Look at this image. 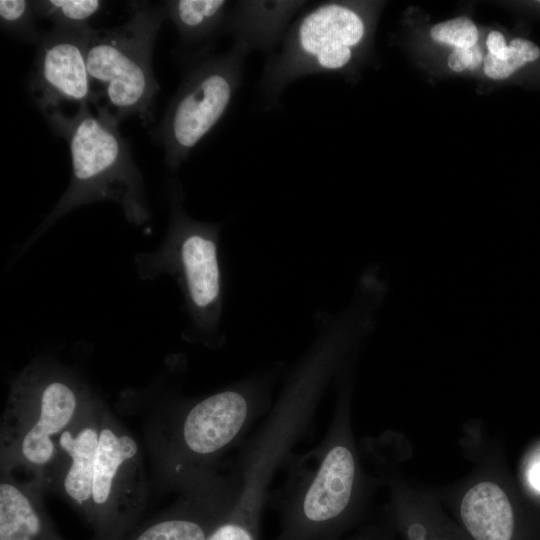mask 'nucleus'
<instances>
[{
	"instance_id": "1",
	"label": "nucleus",
	"mask_w": 540,
	"mask_h": 540,
	"mask_svg": "<svg viewBox=\"0 0 540 540\" xmlns=\"http://www.w3.org/2000/svg\"><path fill=\"white\" fill-rule=\"evenodd\" d=\"M280 368L179 404L148 439L154 485L180 493L216 474L221 457L271 408Z\"/></svg>"
},
{
	"instance_id": "2",
	"label": "nucleus",
	"mask_w": 540,
	"mask_h": 540,
	"mask_svg": "<svg viewBox=\"0 0 540 540\" xmlns=\"http://www.w3.org/2000/svg\"><path fill=\"white\" fill-rule=\"evenodd\" d=\"M98 397L74 369L30 362L11 382L1 417L0 470L51 492L57 439Z\"/></svg>"
},
{
	"instance_id": "3",
	"label": "nucleus",
	"mask_w": 540,
	"mask_h": 540,
	"mask_svg": "<svg viewBox=\"0 0 540 540\" xmlns=\"http://www.w3.org/2000/svg\"><path fill=\"white\" fill-rule=\"evenodd\" d=\"M55 134L66 140L71 157L67 189L51 212L30 235L24 249L72 210L97 201L118 204L128 222L143 225L151 210L142 173L133 159L119 123L85 104L71 115L46 118Z\"/></svg>"
},
{
	"instance_id": "4",
	"label": "nucleus",
	"mask_w": 540,
	"mask_h": 540,
	"mask_svg": "<svg viewBox=\"0 0 540 540\" xmlns=\"http://www.w3.org/2000/svg\"><path fill=\"white\" fill-rule=\"evenodd\" d=\"M183 200L180 184L171 185L164 239L156 250L139 253L135 265L141 279L154 280L164 274L177 283L187 318L185 338L215 348L224 342L221 224L192 218Z\"/></svg>"
},
{
	"instance_id": "5",
	"label": "nucleus",
	"mask_w": 540,
	"mask_h": 540,
	"mask_svg": "<svg viewBox=\"0 0 540 540\" xmlns=\"http://www.w3.org/2000/svg\"><path fill=\"white\" fill-rule=\"evenodd\" d=\"M286 460V481L275 495L280 512L276 540H338L352 522L355 456L339 415L312 450Z\"/></svg>"
},
{
	"instance_id": "6",
	"label": "nucleus",
	"mask_w": 540,
	"mask_h": 540,
	"mask_svg": "<svg viewBox=\"0 0 540 540\" xmlns=\"http://www.w3.org/2000/svg\"><path fill=\"white\" fill-rule=\"evenodd\" d=\"M167 18L164 4L136 1L129 18L113 28L93 29L86 53L93 92L91 107L120 124L136 116L148 128L154 122L160 85L152 59L157 35Z\"/></svg>"
},
{
	"instance_id": "7",
	"label": "nucleus",
	"mask_w": 540,
	"mask_h": 540,
	"mask_svg": "<svg viewBox=\"0 0 540 540\" xmlns=\"http://www.w3.org/2000/svg\"><path fill=\"white\" fill-rule=\"evenodd\" d=\"M366 34L365 19L349 4L331 1L312 7L293 23L281 50L265 66L264 92L276 99L300 77L345 70Z\"/></svg>"
},
{
	"instance_id": "8",
	"label": "nucleus",
	"mask_w": 540,
	"mask_h": 540,
	"mask_svg": "<svg viewBox=\"0 0 540 540\" xmlns=\"http://www.w3.org/2000/svg\"><path fill=\"white\" fill-rule=\"evenodd\" d=\"M247 51L236 44L231 51L199 60L186 70L154 130L170 171L180 167L225 115L241 83Z\"/></svg>"
},
{
	"instance_id": "9",
	"label": "nucleus",
	"mask_w": 540,
	"mask_h": 540,
	"mask_svg": "<svg viewBox=\"0 0 540 540\" xmlns=\"http://www.w3.org/2000/svg\"><path fill=\"white\" fill-rule=\"evenodd\" d=\"M139 444L105 405L86 522L92 540H121L138 524L148 501Z\"/></svg>"
},
{
	"instance_id": "10",
	"label": "nucleus",
	"mask_w": 540,
	"mask_h": 540,
	"mask_svg": "<svg viewBox=\"0 0 540 540\" xmlns=\"http://www.w3.org/2000/svg\"><path fill=\"white\" fill-rule=\"evenodd\" d=\"M93 29L52 26L41 35L28 88L45 118L92 105L86 53Z\"/></svg>"
},
{
	"instance_id": "11",
	"label": "nucleus",
	"mask_w": 540,
	"mask_h": 540,
	"mask_svg": "<svg viewBox=\"0 0 540 540\" xmlns=\"http://www.w3.org/2000/svg\"><path fill=\"white\" fill-rule=\"evenodd\" d=\"M239 489L234 470L217 472L180 492L165 510L121 540H208L234 507Z\"/></svg>"
},
{
	"instance_id": "12",
	"label": "nucleus",
	"mask_w": 540,
	"mask_h": 540,
	"mask_svg": "<svg viewBox=\"0 0 540 540\" xmlns=\"http://www.w3.org/2000/svg\"><path fill=\"white\" fill-rule=\"evenodd\" d=\"M105 402L92 405L57 439V459L51 492L64 498L86 520Z\"/></svg>"
},
{
	"instance_id": "13",
	"label": "nucleus",
	"mask_w": 540,
	"mask_h": 540,
	"mask_svg": "<svg viewBox=\"0 0 540 540\" xmlns=\"http://www.w3.org/2000/svg\"><path fill=\"white\" fill-rule=\"evenodd\" d=\"M44 494L34 482L1 472L0 540H64L45 511Z\"/></svg>"
},
{
	"instance_id": "14",
	"label": "nucleus",
	"mask_w": 540,
	"mask_h": 540,
	"mask_svg": "<svg viewBox=\"0 0 540 540\" xmlns=\"http://www.w3.org/2000/svg\"><path fill=\"white\" fill-rule=\"evenodd\" d=\"M175 25L182 48H205L226 27L229 2L224 0H170L163 2Z\"/></svg>"
},
{
	"instance_id": "15",
	"label": "nucleus",
	"mask_w": 540,
	"mask_h": 540,
	"mask_svg": "<svg viewBox=\"0 0 540 540\" xmlns=\"http://www.w3.org/2000/svg\"><path fill=\"white\" fill-rule=\"evenodd\" d=\"M300 2H241L229 13L226 23L237 45L249 50L263 25V45H271Z\"/></svg>"
},
{
	"instance_id": "16",
	"label": "nucleus",
	"mask_w": 540,
	"mask_h": 540,
	"mask_svg": "<svg viewBox=\"0 0 540 540\" xmlns=\"http://www.w3.org/2000/svg\"><path fill=\"white\" fill-rule=\"evenodd\" d=\"M37 17L49 20L53 27L85 28L89 20L103 8L99 0H38L33 1Z\"/></svg>"
},
{
	"instance_id": "17",
	"label": "nucleus",
	"mask_w": 540,
	"mask_h": 540,
	"mask_svg": "<svg viewBox=\"0 0 540 540\" xmlns=\"http://www.w3.org/2000/svg\"><path fill=\"white\" fill-rule=\"evenodd\" d=\"M33 1L1 0L0 23L2 29L22 41L38 44L41 35L36 27Z\"/></svg>"
},
{
	"instance_id": "18",
	"label": "nucleus",
	"mask_w": 540,
	"mask_h": 540,
	"mask_svg": "<svg viewBox=\"0 0 540 540\" xmlns=\"http://www.w3.org/2000/svg\"><path fill=\"white\" fill-rule=\"evenodd\" d=\"M509 45L512 52L507 60L497 59L489 53L484 56L483 71L490 79L505 80L520 67L540 57L539 47L530 40L517 37Z\"/></svg>"
},
{
	"instance_id": "19",
	"label": "nucleus",
	"mask_w": 540,
	"mask_h": 540,
	"mask_svg": "<svg viewBox=\"0 0 540 540\" xmlns=\"http://www.w3.org/2000/svg\"><path fill=\"white\" fill-rule=\"evenodd\" d=\"M430 37L437 43L461 49L476 46L479 32L475 23L468 17H456L435 24L430 29Z\"/></svg>"
},
{
	"instance_id": "20",
	"label": "nucleus",
	"mask_w": 540,
	"mask_h": 540,
	"mask_svg": "<svg viewBox=\"0 0 540 540\" xmlns=\"http://www.w3.org/2000/svg\"><path fill=\"white\" fill-rule=\"evenodd\" d=\"M483 60V53L477 45L467 49L456 48L448 55L447 66L450 70L460 73L478 68L483 64Z\"/></svg>"
},
{
	"instance_id": "21",
	"label": "nucleus",
	"mask_w": 540,
	"mask_h": 540,
	"mask_svg": "<svg viewBox=\"0 0 540 540\" xmlns=\"http://www.w3.org/2000/svg\"><path fill=\"white\" fill-rule=\"evenodd\" d=\"M486 46L489 54L500 60H507L512 52V48L506 43L504 35L497 30L489 32L486 39Z\"/></svg>"
},
{
	"instance_id": "22",
	"label": "nucleus",
	"mask_w": 540,
	"mask_h": 540,
	"mask_svg": "<svg viewBox=\"0 0 540 540\" xmlns=\"http://www.w3.org/2000/svg\"><path fill=\"white\" fill-rule=\"evenodd\" d=\"M530 483L540 491V462L535 464L529 473Z\"/></svg>"
},
{
	"instance_id": "23",
	"label": "nucleus",
	"mask_w": 540,
	"mask_h": 540,
	"mask_svg": "<svg viewBox=\"0 0 540 540\" xmlns=\"http://www.w3.org/2000/svg\"><path fill=\"white\" fill-rule=\"evenodd\" d=\"M351 540H370L368 539V537L366 536H358L357 538H354V539H351Z\"/></svg>"
},
{
	"instance_id": "24",
	"label": "nucleus",
	"mask_w": 540,
	"mask_h": 540,
	"mask_svg": "<svg viewBox=\"0 0 540 540\" xmlns=\"http://www.w3.org/2000/svg\"><path fill=\"white\" fill-rule=\"evenodd\" d=\"M539 3H540V1H539Z\"/></svg>"
}]
</instances>
